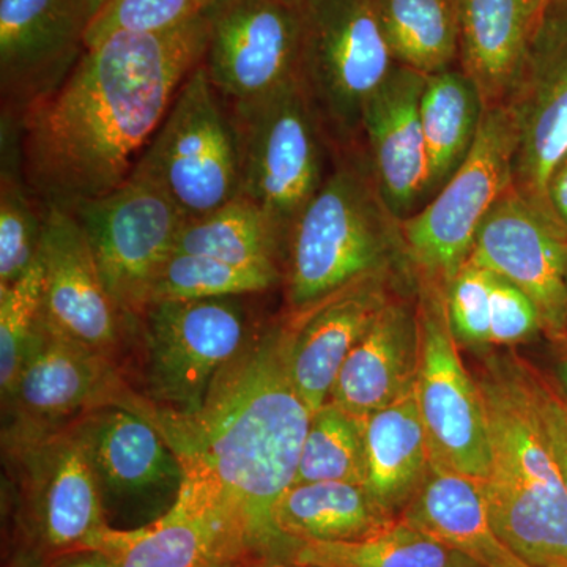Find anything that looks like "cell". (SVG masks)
<instances>
[{
	"label": "cell",
	"instance_id": "obj_6",
	"mask_svg": "<svg viewBox=\"0 0 567 567\" xmlns=\"http://www.w3.org/2000/svg\"><path fill=\"white\" fill-rule=\"evenodd\" d=\"M237 133L240 196L260 208L287 246L290 230L323 185L333 151L300 80L244 102H226Z\"/></svg>",
	"mask_w": 567,
	"mask_h": 567
},
{
	"label": "cell",
	"instance_id": "obj_7",
	"mask_svg": "<svg viewBox=\"0 0 567 567\" xmlns=\"http://www.w3.org/2000/svg\"><path fill=\"white\" fill-rule=\"evenodd\" d=\"M300 13L298 80L336 153L358 148L369 96L395 61L375 0H295Z\"/></svg>",
	"mask_w": 567,
	"mask_h": 567
},
{
	"label": "cell",
	"instance_id": "obj_14",
	"mask_svg": "<svg viewBox=\"0 0 567 567\" xmlns=\"http://www.w3.org/2000/svg\"><path fill=\"white\" fill-rule=\"evenodd\" d=\"M2 425L50 427L122 406L151 420L155 406L133 386L123 364L73 341L41 320L39 336L9 398Z\"/></svg>",
	"mask_w": 567,
	"mask_h": 567
},
{
	"label": "cell",
	"instance_id": "obj_47",
	"mask_svg": "<svg viewBox=\"0 0 567 567\" xmlns=\"http://www.w3.org/2000/svg\"><path fill=\"white\" fill-rule=\"evenodd\" d=\"M537 2H539L540 9H543L544 2H546V0H537Z\"/></svg>",
	"mask_w": 567,
	"mask_h": 567
},
{
	"label": "cell",
	"instance_id": "obj_33",
	"mask_svg": "<svg viewBox=\"0 0 567 567\" xmlns=\"http://www.w3.org/2000/svg\"><path fill=\"white\" fill-rule=\"evenodd\" d=\"M279 284H282V271L275 268L246 267L200 254L173 252L156 278L152 303L252 297Z\"/></svg>",
	"mask_w": 567,
	"mask_h": 567
},
{
	"label": "cell",
	"instance_id": "obj_31",
	"mask_svg": "<svg viewBox=\"0 0 567 567\" xmlns=\"http://www.w3.org/2000/svg\"><path fill=\"white\" fill-rule=\"evenodd\" d=\"M395 63L429 76L458 58L461 0H375Z\"/></svg>",
	"mask_w": 567,
	"mask_h": 567
},
{
	"label": "cell",
	"instance_id": "obj_50",
	"mask_svg": "<svg viewBox=\"0 0 567 567\" xmlns=\"http://www.w3.org/2000/svg\"><path fill=\"white\" fill-rule=\"evenodd\" d=\"M293 2H295V0H293Z\"/></svg>",
	"mask_w": 567,
	"mask_h": 567
},
{
	"label": "cell",
	"instance_id": "obj_15",
	"mask_svg": "<svg viewBox=\"0 0 567 567\" xmlns=\"http://www.w3.org/2000/svg\"><path fill=\"white\" fill-rule=\"evenodd\" d=\"M203 65L226 102H244L297 80L301 25L293 0H215L205 11Z\"/></svg>",
	"mask_w": 567,
	"mask_h": 567
},
{
	"label": "cell",
	"instance_id": "obj_48",
	"mask_svg": "<svg viewBox=\"0 0 567 567\" xmlns=\"http://www.w3.org/2000/svg\"><path fill=\"white\" fill-rule=\"evenodd\" d=\"M547 2H548V0H546V2H544V6H546ZM558 2L567 3V0H558Z\"/></svg>",
	"mask_w": 567,
	"mask_h": 567
},
{
	"label": "cell",
	"instance_id": "obj_19",
	"mask_svg": "<svg viewBox=\"0 0 567 567\" xmlns=\"http://www.w3.org/2000/svg\"><path fill=\"white\" fill-rule=\"evenodd\" d=\"M40 260L44 322L123 364V349L136 330L107 292L87 238L71 213L44 212Z\"/></svg>",
	"mask_w": 567,
	"mask_h": 567
},
{
	"label": "cell",
	"instance_id": "obj_2",
	"mask_svg": "<svg viewBox=\"0 0 567 567\" xmlns=\"http://www.w3.org/2000/svg\"><path fill=\"white\" fill-rule=\"evenodd\" d=\"M293 334L287 312L260 322L213 380L199 412L181 416L155 409L151 420L181 457L185 483L240 522L254 559H287L293 546L275 524L312 416L293 383Z\"/></svg>",
	"mask_w": 567,
	"mask_h": 567
},
{
	"label": "cell",
	"instance_id": "obj_29",
	"mask_svg": "<svg viewBox=\"0 0 567 567\" xmlns=\"http://www.w3.org/2000/svg\"><path fill=\"white\" fill-rule=\"evenodd\" d=\"M174 252L200 254L246 267L281 270L286 245L257 205L238 196L218 210L186 219Z\"/></svg>",
	"mask_w": 567,
	"mask_h": 567
},
{
	"label": "cell",
	"instance_id": "obj_39",
	"mask_svg": "<svg viewBox=\"0 0 567 567\" xmlns=\"http://www.w3.org/2000/svg\"><path fill=\"white\" fill-rule=\"evenodd\" d=\"M533 404L567 488V394L557 380L517 357Z\"/></svg>",
	"mask_w": 567,
	"mask_h": 567
},
{
	"label": "cell",
	"instance_id": "obj_11",
	"mask_svg": "<svg viewBox=\"0 0 567 567\" xmlns=\"http://www.w3.org/2000/svg\"><path fill=\"white\" fill-rule=\"evenodd\" d=\"M71 215L87 238L107 292L137 331L185 216L155 182L134 171L114 192L78 205Z\"/></svg>",
	"mask_w": 567,
	"mask_h": 567
},
{
	"label": "cell",
	"instance_id": "obj_46",
	"mask_svg": "<svg viewBox=\"0 0 567 567\" xmlns=\"http://www.w3.org/2000/svg\"><path fill=\"white\" fill-rule=\"evenodd\" d=\"M565 281H566V292H567V245H566V259H565ZM567 350V349H565Z\"/></svg>",
	"mask_w": 567,
	"mask_h": 567
},
{
	"label": "cell",
	"instance_id": "obj_27",
	"mask_svg": "<svg viewBox=\"0 0 567 567\" xmlns=\"http://www.w3.org/2000/svg\"><path fill=\"white\" fill-rule=\"evenodd\" d=\"M398 517L383 513L364 486L338 481L293 484L275 507V524L292 543L364 539Z\"/></svg>",
	"mask_w": 567,
	"mask_h": 567
},
{
	"label": "cell",
	"instance_id": "obj_44",
	"mask_svg": "<svg viewBox=\"0 0 567 567\" xmlns=\"http://www.w3.org/2000/svg\"><path fill=\"white\" fill-rule=\"evenodd\" d=\"M565 357H563L561 361L558 363V382L567 394V350H565Z\"/></svg>",
	"mask_w": 567,
	"mask_h": 567
},
{
	"label": "cell",
	"instance_id": "obj_18",
	"mask_svg": "<svg viewBox=\"0 0 567 567\" xmlns=\"http://www.w3.org/2000/svg\"><path fill=\"white\" fill-rule=\"evenodd\" d=\"M92 20L87 0H0L3 114L20 118L69 78Z\"/></svg>",
	"mask_w": 567,
	"mask_h": 567
},
{
	"label": "cell",
	"instance_id": "obj_42",
	"mask_svg": "<svg viewBox=\"0 0 567 567\" xmlns=\"http://www.w3.org/2000/svg\"><path fill=\"white\" fill-rule=\"evenodd\" d=\"M10 551L7 555L2 567H47L48 563L39 554L24 546L10 544Z\"/></svg>",
	"mask_w": 567,
	"mask_h": 567
},
{
	"label": "cell",
	"instance_id": "obj_10",
	"mask_svg": "<svg viewBox=\"0 0 567 567\" xmlns=\"http://www.w3.org/2000/svg\"><path fill=\"white\" fill-rule=\"evenodd\" d=\"M134 173L145 175L186 219L240 196V159L229 106L203 63L186 78Z\"/></svg>",
	"mask_w": 567,
	"mask_h": 567
},
{
	"label": "cell",
	"instance_id": "obj_41",
	"mask_svg": "<svg viewBox=\"0 0 567 567\" xmlns=\"http://www.w3.org/2000/svg\"><path fill=\"white\" fill-rule=\"evenodd\" d=\"M47 567H117L107 555L95 548L69 551L51 559Z\"/></svg>",
	"mask_w": 567,
	"mask_h": 567
},
{
	"label": "cell",
	"instance_id": "obj_26",
	"mask_svg": "<svg viewBox=\"0 0 567 567\" xmlns=\"http://www.w3.org/2000/svg\"><path fill=\"white\" fill-rule=\"evenodd\" d=\"M364 443L365 491L383 513L399 517L432 468L415 391L364 417Z\"/></svg>",
	"mask_w": 567,
	"mask_h": 567
},
{
	"label": "cell",
	"instance_id": "obj_24",
	"mask_svg": "<svg viewBox=\"0 0 567 567\" xmlns=\"http://www.w3.org/2000/svg\"><path fill=\"white\" fill-rule=\"evenodd\" d=\"M539 11L537 0H461V70L486 110L513 95Z\"/></svg>",
	"mask_w": 567,
	"mask_h": 567
},
{
	"label": "cell",
	"instance_id": "obj_8",
	"mask_svg": "<svg viewBox=\"0 0 567 567\" xmlns=\"http://www.w3.org/2000/svg\"><path fill=\"white\" fill-rule=\"evenodd\" d=\"M249 297L158 301L142 316L140 393L156 410L199 412L213 380L251 338L257 324Z\"/></svg>",
	"mask_w": 567,
	"mask_h": 567
},
{
	"label": "cell",
	"instance_id": "obj_3",
	"mask_svg": "<svg viewBox=\"0 0 567 567\" xmlns=\"http://www.w3.org/2000/svg\"><path fill=\"white\" fill-rule=\"evenodd\" d=\"M488 427L481 481L492 524L532 567H567V488L517 357H487L475 375Z\"/></svg>",
	"mask_w": 567,
	"mask_h": 567
},
{
	"label": "cell",
	"instance_id": "obj_37",
	"mask_svg": "<svg viewBox=\"0 0 567 567\" xmlns=\"http://www.w3.org/2000/svg\"><path fill=\"white\" fill-rule=\"evenodd\" d=\"M492 271L468 259L445 287L451 330L458 346L473 352L492 349Z\"/></svg>",
	"mask_w": 567,
	"mask_h": 567
},
{
	"label": "cell",
	"instance_id": "obj_49",
	"mask_svg": "<svg viewBox=\"0 0 567 567\" xmlns=\"http://www.w3.org/2000/svg\"><path fill=\"white\" fill-rule=\"evenodd\" d=\"M226 567H244V565H230V566H226Z\"/></svg>",
	"mask_w": 567,
	"mask_h": 567
},
{
	"label": "cell",
	"instance_id": "obj_17",
	"mask_svg": "<svg viewBox=\"0 0 567 567\" xmlns=\"http://www.w3.org/2000/svg\"><path fill=\"white\" fill-rule=\"evenodd\" d=\"M567 234L516 186L488 212L470 260L502 276L535 303L544 334L567 349Z\"/></svg>",
	"mask_w": 567,
	"mask_h": 567
},
{
	"label": "cell",
	"instance_id": "obj_13",
	"mask_svg": "<svg viewBox=\"0 0 567 567\" xmlns=\"http://www.w3.org/2000/svg\"><path fill=\"white\" fill-rule=\"evenodd\" d=\"M81 432L107 528L147 527L177 505L185 466L147 417L106 406L82 416Z\"/></svg>",
	"mask_w": 567,
	"mask_h": 567
},
{
	"label": "cell",
	"instance_id": "obj_45",
	"mask_svg": "<svg viewBox=\"0 0 567 567\" xmlns=\"http://www.w3.org/2000/svg\"><path fill=\"white\" fill-rule=\"evenodd\" d=\"M104 2H106V0H87L89 7H91V10L93 11V17H95L96 11L102 9Z\"/></svg>",
	"mask_w": 567,
	"mask_h": 567
},
{
	"label": "cell",
	"instance_id": "obj_28",
	"mask_svg": "<svg viewBox=\"0 0 567 567\" xmlns=\"http://www.w3.org/2000/svg\"><path fill=\"white\" fill-rule=\"evenodd\" d=\"M484 111L483 99L464 71L446 69L425 76L420 112L429 156V196L450 181L468 155Z\"/></svg>",
	"mask_w": 567,
	"mask_h": 567
},
{
	"label": "cell",
	"instance_id": "obj_25",
	"mask_svg": "<svg viewBox=\"0 0 567 567\" xmlns=\"http://www.w3.org/2000/svg\"><path fill=\"white\" fill-rule=\"evenodd\" d=\"M401 518L480 567H532L498 536L481 481L432 464Z\"/></svg>",
	"mask_w": 567,
	"mask_h": 567
},
{
	"label": "cell",
	"instance_id": "obj_23",
	"mask_svg": "<svg viewBox=\"0 0 567 567\" xmlns=\"http://www.w3.org/2000/svg\"><path fill=\"white\" fill-rule=\"evenodd\" d=\"M420 360L416 298L398 293L347 357L330 401L364 420L415 391Z\"/></svg>",
	"mask_w": 567,
	"mask_h": 567
},
{
	"label": "cell",
	"instance_id": "obj_22",
	"mask_svg": "<svg viewBox=\"0 0 567 567\" xmlns=\"http://www.w3.org/2000/svg\"><path fill=\"white\" fill-rule=\"evenodd\" d=\"M401 271H377L308 311L300 315L287 312L295 324L290 353L293 383L311 413L330 402L347 357L398 295L395 281Z\"/></svg>",
	"mask_w": 567,
	"mask_h": 567
},
{
	"label": "cell",
	"instance_id": "obj_36",
	"mask_svg": "<svg viewBox=\"0 0 567 567\" xmlns=\"http://www.w3.org/2000/svg\"><path fill=\"white\" fill-rule=\"evenodd\" d=\"M215 0H106L87 31V48L118 32H163L204 14Z\"/></svg>",
	"mask_w": 567,
	"mask_h": 567
},
{
	"label": "cell",
	"instance_id": "obj_12",
	"mask_svg": "<svg viewBox=\"0 0 567 567\" xmlns=\"http://www.w3.org/2000/svg\"><path fill=\"white\" fill-rule=\"evenodd\" d=\"M421 360L415 398L432 464L484 481L488 473L486 406L451 330L445 287L415 276Z\"/></svg>",
	"mask_w": 567,
	"mask_h": 567
},
{
	"label": "cell",
	"instance_id": "obj_20",
	"mask_svg": "<svg viewBox=\"0 0 567 567\" xmlns=\"http://www.w3.org/2000/svg\"><path fill=\"white\" fill-rule=\"evenodd\" d=\"M92 548L117 567H226L254 559L240 522L186 483L166 516L132 532L107 528Z\"/></svg>",
	"mask_w": 567,
	"mask_h": 567
},
{
	"label": "cell",
	"instance_id": "obj_4",
	"mask_svg": "<svg viewBox=\"0 0 567 567\" xmlns=\"http://www.w3.org/2000/svg\"><path fill=\"white\" fill-rule=\"evenodd\" d=\"M334 169L287 238L282 286L289 315H300L377 271L413 274L401 221L388 210L368 158L336 153Z\"/></svg>",
	"mask_w": 567,
	"mask_h": 567
},
{
	"label": "cell",
	"instance_id": "obj_40",
	"mask_svg": "<svg viewBox=\"0 0 567 567\" xmlns=\"http://www.w3.org/2000/svg\"><path fill=\"white\" fill-rule=\"evenodd\" d=\"M546 199L551 216L567 234V155L548 178Z\"/></svg>",
	"mask_w": 567,
	"mask_h": 567
},
{
	"label": "cell",
	"instance_id": "obj_5",
	"mask_svg": "<svg viewBox=\"0 0 567 567\" xmlns=\"http://www.w3.org/2000/svg\"><path fill=\"white\" fill-rule=\"evenodd\" d=\"M2 503L10 544L44 561L92 548L107 529L81 417L50 427L2 425Z\"/></svg>",
	"mask_w": 567,
	"mask_h": 567
},
{
	"label": "cell",
	"instance_id": "obj_16",
	"mask_svg": "<svg viewBox=\"0 0 567 567\" xmlns=\"http://www.w3.org/2000/svg\"><path fill=\"white\" fill-rule=\"evenodd\" d=\"M506 104L518 132L514 186L551 216L548 178L567 155V3L548 0L540 9L520 80Z\"/></svg>",
	"mask_w": 567,
	"mask_h": 567
},
{
	"label": "cell",
	"instance_id": "obj_21",
	"mask_svg": "<svg viewBox=\"0 0 567 567\" xmlns=\"http://www.w3.org/2000/svg\"><path fill=\"white\" fill-rule=\"evenodd\" d=\"M424 74L395 63L364 104L361 137L380 196L399 221L429 196V156L421 123Z\"/></svg>",
	"mask_w": 567,
	"mask_h": 567
},
{
	"label": "cell",
	"instance_id": "obj_30",
	"mask_svg": "<svg viewBox=\"0 0 567 567\" xmlns=\"http://www.w3.org/2000/svg\"><path fill=\"white\" fill-rule=\"evenodd\" d=\"M287 561L317 567H480L401 517L364 539L293 543Z\"/></svg>",
	"mask_w": 567,
	"mask_h": 567
},
{
	"label": "cell",
	"instance_id": "obj_9",
	"mask_svg": "<svg viewBox=\"0 0 567 567\" xmlns=\"http://www.w3.org/2000/svg\"><path fill=\"white\" fill-rule=\"evenodd\" d=\"M518 132L507 104L484 111L468 155L421 210L401 221L415 276L443 287L464 267L488 212L514 186Z\"/></svg>",
	"mask_w": 567,
	"mask_h": 567
},
{
	"label": "cell",
	"instance_id": "obj_35",
	"mask_svg": "<svg viewBox=\"0 0 567 567\" xmlns=\"http://www.w3.org/2000/svg\"><path fill=\"white\" fill-rule=\"evenodd\" d=\"M43 320V265L33 264L17 282L0 287V401L20 379Z\"/></svg>",
	"mask_w": 567,
	"mask_h": 567
},
{
	"label": "cell",
	"instance_id": "obj_1",
	"mask_svg": "<svg viewBox=\"0 0 567 567\" xmlns=\"http://www.w3.org/2000/svg\"><path fill=\"white\" fill-rule=\"evenodd\" d=\"M207 43L205 13L171 31L112 33L18 118L22 171L44 212L71 213L128 181Z\"/></svg>",
	"mask_w": 567,
	"mask_h": 567
},
{
	"label": "cell",
	"instance_id": "obj_34",
	"mask_svg": "<svg viewBox=\"0 0 567 567\" xmlns=\"http://www.w3.org/2000/svg\"><path fill=\"white\" fill-rule=\"evenodd\" d=\"M365 483L364 420L327 402L312 413L293 484Z\"/></svg>",
	"mask_w": 567,
	"mask_h": 567
},
{
	"label": "cell",
	"instance_id": "obj_43",
	"mask_svg": "<svg viewBox=\"0 0 567 567\" xmlns=\"http://www.w3.org/2000/svg\"><path fill=\"white\" fill-rule=\"evenodd\" d=\"M244 567H317L300 565V563L287 561V559H252L245 563Z\"/></svg>",
	"mask_w": 567,
	"mask_h": 567
},
{
	"label": "cell",
	"instance_id": "obj_32",
	"mask_svg": "<svg viewBox=\"0 0 567 567\" xmlns=\"http://www.w3.org/2000/svg\"><path fill=\"white\" fill-rule=\"evenodd\" d=\"M0 130V287H9L39 260L44 210L22 171L20 121L2 114Z\"/></svg>",
	"mask_w": 567,
	"mask_h": 567
},
{
	"label": "cell",
	"instance_id": "obj_38",
	"mask_svg": "<svg viewBox=\"0 0 567 567\" xmlns=\"http://www.w3.org/2000/svg\"><path fill=\"white\" fill-rule=\"evenodd\" d=\"M494 275V274H492ZM544 333L535 303L513 282L492 279L491 347H516Z\"/></svg>",
	"mask_w": 567,
	"mask_h": 567
}]
</instances>
